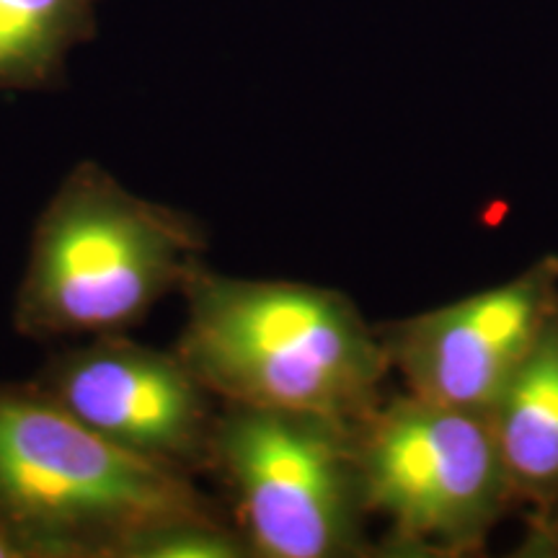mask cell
Returning <instances> with one entry per match:
<instances>
[{
    "label": "cell",
    "mask_w": 558,
    "mask_h": 558,
    "mask_svg": "<svg viewBox=\"0 0 558 558\" xmlns=\"http://www.w3.org/2000/svg\"><path fill=\"white\" fill-rule=\"evenodd\" d=\"M34 383L114 448L181 476L207 471L220 403L177 352L107 333L54 354Z\"/></svg>",
    "instance_id": "obj_6"
},
{
    "label": "cell",
    "mask_w": 558,
    "mask_h": 558,
    "mask_svg": "<svg viewBox=\"0 0 558 558\" xmlns=\"http://www.w3.org/2000/svg\"><path fill=\"white\" fill-rule=\"evenodd\" d=\"M101 0H0V90L54 88L73 47L96 37Z\"/></svg>",
    "instance_id": "obj_9"
},
{
    "label": "cell",
    "mask_w": 558,
    "mask_h": 558,
    "mask_svg": "<svg viewBox=\"0 0 558 558\" xmlns=\"http://www.w3.org/2000/svg\"><path fill=\"white\" fill-rule=\"evenodd\" d=\"M520 558H558V512L525 514V535L514 548Z\"/></svg>",
    "instance_id": "obj_11"
},
{
    "label": "cell",
    "mask_w": 558,
    "mask_h": 558,
    "mask_svg": "<svg viewBox=\"0 0 558 558\" xmlns=\"http://www.w3.org/2000/svg\"><path fill=\"white\" fill-rule=\"evenodd\" d=\"M354 442L369 518L388 525L378 556L484 554L518 507L486 411L403 390L354 424Z\"/></svg>",
    "instance_id": "obj_4"
},
{
    "label": "cell",
    "mask_w": 558,
    "mask_h": 558,
    "mask_svg": "<svg viewBox=\"0 0 558 558\" xmlns=\"http://www.w3.org/2000/svg\"><path fill=\"white\" fill-rule=\"evenodd\" d=\"M248 543L218 507L173 514L137 535L122 558H246Z\"/></svg>",
    "instance_id": "obj_10"
},
{
    "label": "cell",
    "mask_w": 558,
    "mask_h": 558,
    "mask_svg": "<svg viewBox=\"0 0 558 558\" xmlns=\"http://www.w3.org/2000/svg\"><path fill=\"white\" fill-rule=\"evenodd\" d=\"M0 558H29V550L24 548V543L3 522H0Z\"/></svg>",
    "instance_id": "obj_12"
},
{
    "label": "cell",
    "mask_w": 558,
    "mask_h": 558,
    "mask_svg": "<svg viewBox=\"0 0 558 558\" xmlns=\"http://www.w3.org/2000/svg\"><path fill=\"white\" fill-rule=\"evenodd\" d=\"M207 471L228 494L251 556H378L354 424L220 403Z\"/></svg>",
    "instance_id": "obj_5"
},
{
    "label": "cell",
    "mask_w": 558,
    "mask_h": 558,
    "mask_svg": "<svg viewBox=\"0 0 558 558\" xmlns=\"http://www.w3.org/2000/svg\"><path fill=\"white\" fill-rule=\"evenodd\" d=\"M486 414L518 507L558 512V316Z\"/></svg>",
    "instance_id": "obj_8"
},
{
    "label": "cell",
    "mask_w": 558,
    "mask_h": 558,
    "mask_svg": "<svg viewBox=\"0 0 558 558\" xmlns=\"http://www.w3.org/2000/svg\"><path fill=\"white\" fill-rule=\"evenodd\" d=\"M215 507L192 476L124 452L37 383H0V522L29 558H122L173 514Z\"/></svg>",
    "instance_id": "obj_3"
},
{
    "label": "cell",
    "mask_w": 558,
    "mask_h": 558,
    "mask_svg": "<svg viewBox=\"0 0 558 558\" xmlns=\"http://www.w3.org/2000/svg\"><path fill=\"white\" fill-rule=\"evenodd\" d=\"M202 254L205 233L190 215L83 160L39 215L13 326L34 341L128 333L181 292Z\"/></svg>",
    "instance_id": "obj_2"
},
{
    "label": "cell",
    "mask_w": 558,
    "mask_h": 558,
    "mask_svg": "<svg viewBox=\"0 0 558 558\" xmlns=\"http://www.w3.org/2000/svg\"><path fill=\"white\" fill-rule=\"evenodd\" d=\"M558 316V256H543L505 284L378 324L390 373L409 393L488 411Z\"/></svg>",
    "instance_id": "obj_7"
},
{
    "label": "cell",
    "mask_w": 558,
    "mask_h": 558,
    "mask_svg": "<svg viewBox=\"0 0 558 558\" xmlns=\"http://www.w3.org/2000/svg\"><path fill=\"white\" fill-rule=\"evenodd\" d=\"M181 295L186 320L173 352L218 403L360 424L386 396L378 326L344 292L228 277L202 262Z\"/></svg>",
    "instance_id": "obj_1"
}]
</instances>
